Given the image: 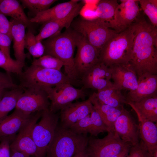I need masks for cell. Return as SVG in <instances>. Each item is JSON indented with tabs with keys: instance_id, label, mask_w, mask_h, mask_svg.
Segmentation results:
<instances>
[{
	"instance_id": "11",
	"label": "cell",
	"mask_w": 157,
	"mask_h": 157,
	"mask_svg": "<svg viewBox=\"0 0 157 157\" xmlns=\"http://www.w3.org/2000/svg\"><path fill=\"white\" fill-rule=\"evenodd\" d=\"M24 90L18 100L15 110L30 115L36 112L49 109L50 103L46 92L43 90L33 88Z\"/></svg>"
},
{
	"instance_id": "19",
	"label": "cell",
	"mask_w": 157,
	"mask_h": 157,
	"mask_svg": "<svg viewBox=\"0 0 157 157\" xmlns=\"http://www.w3.org/2000/svg\"><path fill=\"white\" fill-rule=\"evenodd\" d=\"M157 75L143 74L138 78V85L134 90L129 91L126 97L128 101L136 102L157 95Z\"/></svg>"
},
{
	"instance_id": "23",
	"label": "cell",
	"mask_w": 157,
	"mask_h": 157,
	"mask_svg": "<svg viewBox=\"0 0 157 157\" xmlns=\"http://www.w3.org/2000/svg\"><path fill=\"white\" fill-rule=\"evenodd\" d=\"M11 34L13 41V49L16 60L24 65L26 54L25 48V30L27 26L12 18L10 20Z\"/></svg>"
},
{
	"instance_id": "3",
	"label": "cell",
	"mask_w": 157,
	"mask_h": 157,
	"mask_svg": "<svg viewBox=\"0 0 157 157\" xmlns=\"http://www.w3.org/2000/svg\"><path fill=\"white\" fill-rule=\"evenodd\" d=\"M135 30L133 23L124 31L114 34L100 51L99 61L108 67L128 64L131 58Z\"/></svg>"
},
{
	"instance_id": "29",
	"label": "cell",
	"mask_w": 157,
	"mask_h": 157,
	"mask_svg": "<svg viewBox=\"0 0 157 157\" xmlns=\"http://www.w3.org/2000/svg\"><path fill=\"white\" fill-rule=\"evenodd\" d=\"M23 90L20 87L5 91L0 101V121L7 116L8 113L15 108L18 100Z\"/></svg>"
},
{
	"instance_id": "18",
	"label": "cell",
	"mask_w": 157,
	"mask_h": 157,
	"mask_svg": "<svg viewBox=\"0 0 157 157\" xmlns=\"http://www.w3.org/2000/svg\"><path fill=\"white\" fill-rule=\"evenodd\" d=\"M69 129L78 134L97 136L104 132L112 131L104 123L98 113L94 109L90 115L80 120Z\"/></svg>"
},
{
	"instance_id": "27",
	"label": "cell",
	"mask_w": 157,
	"mask_h": 157,
	"mask_svg": "<svg viewBox=\"0 0 157 157\" xmlns=\"http://www.w3.org/2000/svg\"><path fill=\"white\" fill-rule=\"evenodd\" d=\"M98 101L100 103L115 107H124L128 101L126 97L113 84L102 89L94 92Z\"/></svg>"
},
{
	"instance_id": "39",
	"label": "cell",
	"mask_w": 157,
	"mask_h": 157,
	"mask_svg": "<svg viewBox=\"0 0 157 157\" xmlns=\"http://www.w3.org/2000/svg\"><path fill=\"white\" fill-rule=\"evenodd\" d=\"M12 24L6 16L0 12V32L9 36L12 39L11 34Z\"/></svg>"
},
{
	"instance_id": "28",
	"label": "cell",
	"mask_w": 157,
	"mask_h": 157,
	"mask_svg": "<svg viewBox=\"0 0 157 157\" xmlns=\"http://www.w3.org/2000/svg\"><path fill=\"white\" fill-rule=\"evenodd\" d=\"M0 12L6 16L26 25L29 28L32 23L25 14L23 7L16 0H0Z\"/></svg>"
},
{
	"instance_id": "17",
	"label": "cell",
	"mask_w": 157,
	"mask_h": 157,
	"mask_svg": "<svg viewBox=\"0 0 157 157\" xmlns=\"http://www.w3.org/2000/svg\"><path fill=\"white\" fill-rule=\"evenodd\" d=\"M109 67L111 71V79L117 89L129 91L135 90L138 85V78L134 71L128 64H117Z\"/></svg>"
},
{
	"instance_id": "35",
	"label": "cell",
	"mask_w": 157,
	"mask_h": 157,
	"mask_svg": "<svg viewBox=\"0 0 157 157\" xmlns=\"http://www.w3.org/2000/svg\"><path fill=\"white\" fill-rule=\"evenodd\" d=\"M144 13L148 17L152 24L157 26V0H138Z\"/></svg>"
},
{
	"instance_id": "34",
	"label": "cell",
	"mask_w": 157,
	"mask_h": 157,
	"mask_svg": "<svg viewBox=\"0 0 157 157\" xmlns=\"http://www.w3.org/2000/svg\"><path fill=\"white\" fill-rule=\"evenodd\" d=\"M32 65L41 67L60 71L63 66V63L57 58L48 55H44L34 59Z\"/></svg>"
},
{
	"instance_id": "2",
	"label": "cell",
	"mask_w": 157,
	"mask_h": 157,
	"mask_svg": "<svg viewBox=\"0 0 157 157\" xmlns=\"http://www.w3.org/2000/svg\"><path fill=\"white\" fill-rule=\"evenodd\" d=\"M42 41L44 49V55H51L60 60L63 64L65 74L71 83L78 81L80 78L74 63L76 44L74 30L69 27L63 33H58Z\"/></svg>"
},
{
	"instance_id": "36",
	"label": "cell",
	"mask_w": 157,
	"mask_h": 157,
	"mask_svg": "<svg viewBox=\"0 0 157 157\" xmlns=\"http://www.w3.org/2000/svg\"><path fill=\"white\" fill-rule=\"evenodd\" d=\"M15 135L0 137V157H10V145Z\"/></svg>"
},
{
	"instance_id": "1",
	"label": "cell",
	"mask_w": 157,
	"mask_h": 157,
	"mask_svg": "<svg viewBox=\"0 0 157 157\" xmlns=\"http://www.w3.org/2000/svg\"><path fill=\"white\" fill-rule=\"evenodd\" d=\"M135 30L131 58L128 64L138 78L157 75V28L140 14L133 22Z\"/></svg>"
},
{
	"instance_id": "26",
	"label": "cell",
	"mask_w": 157,
	"mask_h": 157,
	"mask_svg": "<svg viewBox=\"0 0 157 157\" xmlns=\"http://www.w3.org/2000/svg\"><path fill=\"white\" fill-rule=\"evenodd\" d=\"M127 104L135 111L138 118L157 122V95L146 98L138 102L128 101Z\"/></svg>"
},
{
	"instance_id": "7",
	"label": "cell",
	"mask_w": 157,
	"mask_h": 157,
	"mask_svg": "<svg viewBox=\"0 0 157 157\" xmlns=\"http://www.w3.org/2000/svg\"><path fill=\"white\" fill-rule=\"evenodd\" d=\"M131 147L115 131H110L101 139L89 138L86 152L88 157H113L128 154Z\"/></svg>"
},
{
	"instance_id": "44",
	"label": "cell",
	"mask_w": 157,
	"mask_h": 157,
	"mask_svg": "<svg viewBox=\"0 0 157 157\" xmlns=\"http://www.w3.org/2000/svg\"><path fill=\"white\" fill-rule=\"evenodd\" d=\"M143 157H152L151 155L149 154V153H148L147 154L145 155Z\"/></svg>"
},
{
	"instance_id": "43",
	"label": "cell",
	"mask_w": 157,
	"mask_h": 157,
	"mask_svg": "<svg viewBox=\"0 0 157 157\" xmlns=\"http://www.w3.org/2000/svg\"><path fill=\"white\" fill-rule=\"evenodd\" d=\"M128 154L116 156L113 157H126Z\"/></svg>"
},
{
	"instance_id": "33",
	"label": "cell",
	"mask_w": 157,
	"mask_h": 157,
	"mask_svg": "<svg viewBox=\"0 0 157 157\" xmlns=\"http://www.w3.org/2000/svg\"><path fill=\"white\" fill-rule=\"evenodd\" d=\"M24 65L16 60L8 58L0 50V67L5 70L7 73L21 75Z\"/></svg>"
},
{
	"instance_id": "32",
	"label": "cell",
	"mask_w": 157,
	"mask_h": 157,
	"mask_svg": "<svg viewBox=\"0 0 157 157\" xmlns=\"http://www.w3.org/2000/svg\"><path fill=\"white\" fill-rule=\"evenodd\" d=\"M56 0H21L23 6L27 8L35 16L38 14L49 8Z\"/></svg>"
},
{
	"instance_id": "5",
	"label": "cell",
	"mask_w": 157,
	"mask_h": 157,
	"mask_svg": "<svg viewBox=\"0 0 157 157\" xmlns=\"http://www.w3.org/2000/svg\"><path fill=\"white\" fill-rule=\"evenodd\" d=\"M20 87L42 89L59 84L72 83L61 71L31 65L21 74Z\"/></svg>"
},
{
	"instance_id": "21",
	"label": "cell",
	"mask_w": 157,
	"mask_h": 157,
	"mask_svg": "<svg viewBox=\"0 0 157 157\" xmlns=\"http://www.w3.org/2000/svg\"><path fill=\"white\" fill-rule=\"evenodd\" d=\"M79 0H71L59 3L38 14L29 19L32 23L43 24L47 22L64 18L79 5Z\"/></svg>"
},
{
	"instance_id": "30",
	"label": "cell",
	"mask_w": 157,
	"mask_h": 157,
	"mask_svg": "<svg viewBox=\"0 0 157 157\" xmlns=\"http://www.w3.org/2000/svg\"><path fill=\"white\" fill-rule=\"evenodd\" d=\"M116 0H102L99 1L95 11L96 18L107 23L112 20L119 5Z\"/></svg>"
},
{
	"instance_id": "9",
	"label": "cell",
	"mask_w": 157,
	"mask_h": 157,
	"mask_svg": "<svg viewBox=\"0 0 157 157\" xmlns=\"http://www.w3.org/2000/svg\"><path fill=\"white\" fill-rule=\"evenodd\" d=\"M51 101L49 110L54 113L61 110L75 100L84 99L86 96L85 89L74 87L70 83H64L53 87L42 89Z\"/></svg>"
},
{
	"instance_id": "10",
	"label": "cell",
	"mask_w": 157,
	"mask_h": 157,
	"mask_svg": "<svg viewBox=\"0 0 157 157\" xmlns=\"http://www.w3.org/2000/svg\"><path fill=\"white\" fill-rule=\"evenodd\" d=\"M74 31L77 48L74 58V65L81 78L86 71L99 62V52L84 36Z\"/></svg>"
},
{
	"instance_id": "38",
	"label": "cell",
	"mask_w": 157,
	"mask_h": 157,
	"mask_svg": "<svg viewBox=\"0 0 157 157\" xmlns=\"http://www.w3.org/2000/svg\"><path fill=\"white\" fill-rule=\"evenodd\" d=\"M18 87L13 82L9 73L0 72V89H13Z\"/></svg>"
},
{
	"instance_id": "42",
	"label": "cell",
	"mask_w": 157,
	"mask_h": 157,
	"mask_svg": "<svg viewBox=\"0 0 157 157\" xmlns=\"http://www.w3.org/2000/svg\"><path fill=\"white\" fill-rule=\"evenodd\" d=\"M6 89H0V101L4 93L5 92Z\"/></svg>"
},
{
	"instance_id": "6",
	"label": "cell",
	"mask_w": 157,
	"mask_h": 157,
	"mask_svg": "<svg viewBox=\"0 0 157 157\" xmlns=\"http://www.w3.org/2000/svg\"><path fill=\"white\" fill-rule=\"evenodd\" d=\"M70 26L84 36L99 52L108 40L117 33L109 28L105 22L98 18L88 20L80 17L73 20Z\"/></svg>"
},
{
	"instance_id": "12",
	"label": "cell",
	"mask_w": 157,
	"mask_h": 157,
	"mask_svg": "<svg viewBox=\"0 0 157 157\" xmlns=\"http://www.w3.org/2000/svg\"><path fill=\"white\" fill-rule=\"evenodd\" d=\"M113 19L106 23L107 26L117 33L130 27L140 14L139 2L137 0H121Z\"/></svg>"
},
{
	"instance_id": "4",
	"label": "cell",
	"mask_w": 157,
	"mask_h": 157,
	"mask_svg": "<svg viewBox=\"0 0 157 157\" xmlns=\"http://www.w3.org/2000/svg\"><path fill=\"white\" fill-rule=\"evenodd\" d=\"M89 138L58 126L47 148V157H73L86 148Z\"/></svg>"
},
{
	"instance_id": "14",
	"label": "cell",
	"mask_w": 157,
	"mask_h": 157,
	"mask_svg": "<svg viewBox=\"0 0 157 157\" xmlns=\"http://www.w3.org/2000/svg\"><path fill=\"white\" fill-rule=\"evenodd\" d=\"M111 76L110 67L99 61L82 76L81 83L84 89L90 88L98 91L113 84L110 81Z\"/></svg>"
},
{
	"instance_id": "8",
	"label": "cell",
	"mask_w": 157,
	"mask_h": 157,
	"mask_svg": "<svg viewBox=\"0 0 157 157\" xmlns=\"http://www.w3.org/2000/svg\"><path fill=\"white\" fill-rule=\"evenodd\" d=\"M41 119L35 125L32 136L37 149L36 157H44L58 126V115L49 109L42 111Z\"/></svg>"
},
{
	"instance_id": "40",
	"label": "cell",
	"mask_w": 157,
	"mask_h": 157,
	"mask_svg": "<svg viewBox=\"0 0 157 157\" xmlns=\"http://www.w3.org/2000/svg\"><path fill=\"white\" fill-rule=\"evenodd\" d=\"M10 157H30V156L21 152L10 150Z\"/></svg>"
},
{
	"instance_id": "20",
	"label": "cell",
	"mask_w": 157,
	"mask_h": 157,
	"mask_svg": "<svg viewBox=\"0 0 157 157\" xmlns=\"http://www.w3.org/2000/svg\"><path fill=\"white\" fill-rule=\"evenodd\" d=\"M83 3L81 1L78 6L65 17L60 19L49 21L43 24L39 33L36 36V39L42 41L61 32L64 28L70 27L74 19L79 14Z\"/></svg>"
},
{
	"instance_id": "16",
	"label": "cell",
	"mask_w": 157,
	"mask_h": 157,
	"mask_svg": "<svg viewBox=\"0 0 157 157\" xmlns=\"http://www.w3.org/2000/svg\"><path fill=\"white\" fill-rule=\"evenodd\" d=\"M114 128L121 139L131 146L139 142L138 125L130 112L124 107L115 123Z\"/></svg>"
},
{
	"instance_id": "31",
	"label": "cell",
	"mask_w": 157,
	"mask_h": 157,
	"mask_svg": "<svg viewBox=\"0 0 157 157\" xmlns=\"http://www.w3.org/2000/svg\"><path fill=\"white\" fill-rule=\"evenodd\" d=\"M42 41L38 40L31 29L28 28L26 33L25 48L34 58L44 54V47Z\"/></svg>"
},
{
	"instance_id": "13",
	"label": "cell",
	"mask_w": 157,
	"mask_h": 157,
	"mask_svg": "<svg viewBox=\"0 0 157 157\" xmlns=\"http://www.w3.org/2000/svg\"><path fill=\"white\" fill-rule=\"evenodd\" d=\"M42 112H38L35 115H33L19 131L18 135L10 144V150L36 157L37 149L33 139L32 132L35 125L41 117Z\"/></svg>"
},
{
	"instance_id": "15",
	"label": "cell",
	"mask_w": 157,
	"mask_h": 157,
	"mask_svg": "<svg viewBox=\"0 0 157 157\" xmlns=\"http://www.w3.org/2000/svg\"><path fill=\"white\" fill-rule=\"evenodd\" d=\"M94 109L89 98L82 101L68 104L60 110V126L69 129L76 123L90 115Z\"/></svg>"
},
{
	"instance_id": "41",
	"label": "cell",
	"mask_w": 157,
	"mask_h": 157,
	"mask_svg": "<svg viewBox=\"0 0 157 157\" xmlns=\"http://www.w3.org/2000/svg\"><path fill=\"white\" fill-rule=\"evenodd\" d=\"M73 157H88L86 152V148L80 151Z\"/></svg>"
},
{
	"instance_id": "37",
	"label": "cell",
	"mask_w": 157,
	"mask_h": 157,
	"mask_svg": "<svg viewBox=\"0 0 157 157\" xmlns=\"http://www.w3.org/2000/svg\"><path fill=\"white\" fill-rule=\"evenodd\" d=\"M12 41L9 36L0 32V50L9 58H11L10 47Z\"/></svg>"
},
{
	"instance_id": "22",
	"label": "cell",
	"mask_w": 157,
	"mask_h": 157,
	"mask_svg": "<svg viewBox=\"0 0 157 157\" xmlns=\"http://www.w3.org/2000/svg\"><path fill=\"white\" fill-rule=\"evenodd\" d=\"M32 116L15 110L12 114L0 121V137L15 135Z\"/></svg>"
},
{
	"instance_id": "25",
	"label": "cell",
	"mask_w": 157,
	"mask_h": 157,
	"mask_svg": "<svg viewBox=\"0 0 157 157\" xmlns=\"http://www.w3.org/2000/svg\"><path fill=\"white\" fill-rule=\"evenodd\" d=\"M138 119L139 135L152 156L154 152L157 150V124L149 120Z\"/></svg>"
},
{
	"instance_id": "24",
	"label": "cell",
	"mask_w": 157,
	"mask_h": 157,
	"mask_svg": "<svg viewBox=\"0 0 157 157\" xmlns=\"http://www.w3.org/2000/svg\"><path fill=\"white\" fill-rule=\"evenodd\" d=\"M90 99L94 110L98 113L104 124L112 131H115V123L122 113L124 107L115 108L100 103L94 92Z\"/></svg>"
}]
</instances>
